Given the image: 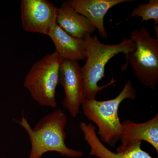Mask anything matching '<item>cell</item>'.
Masks as SVG:
<instances>
[{
	"label": "cell",
	"instance_id": "obj_12",
	"mask_svg": "<svg viewBox=\"0 0 158 158\" xmlns=\"http://www.w3.org/2000/svg\"><path fill=\"white\" fill-rule=\"evenodd\" d=\"M52 40L56 50L62 59L78 61L85 59V40L75 38L62 30L57 23L47 34Z\"/></svg>",
	"mask_w": 158,
	"mask_h": 158
},
{
	"label": "cell",
	"instance_id": "obj_1",
	"mask_svg": "<svg viewBox=\"0 0 158 158\" xmlns=\"http://www.w3.org/2000/svg\"><path fill=\"white\" fill-rule=\"evenodd\" d=\"M17 122L26 130L31 141L28 158H41L49 152H55L69 158L81 157L84 155L81 151L71 149L65 144L67 117L62 110L57 109L45 115L33 128L23 114Z\"/></svg>",
	"mask_w": 158,
	"mask_h": 158
},
{
	"label": "cell",
	"instance_id": "obj_4",
	"mask_svg": "<svg viewBox=\"0 0 158 158\" xmlns=\"http://www.w3.org/2000/svg\"><path fill=\"white\" fill-rule=\"evenodd\" d=\"M62 60L55 51L35 62L26 75L24 87L40 106L56 107V90Z\"/></svg>",
	"mask_w": 158,
	"mask_h": 158
},
{
	"label": "cell",
	"instance_id": "obj_13",
	"mask_svg": "<svg viewBox=\"0 0 158 158\" xmlns=\"http://www.w3.org/2000/svg\"><path fill=\"white\" fill-rule=\"evenodd\" d=\"M141 17V23L153 19L155 26L158 24V1L149 0L148 4L143 3L139 4L138 7L133 9L131 14L128 19L131 17Z\"/></svg>",
	"mask_w": 158,
	"mask_h": 158
},
{
	"label": "cell",
	"instance_id": "obj_7",
	"mask_svg": "<svg viewBox=\"0 0 158 158\" xmlns=\"http://www.w3.org/2000/svg\"><path fill=\"white\" fill-rule=\"evenodd\" d=\"M59 83L63 87L65 94L62 106L71 116L76 117L85 99L81 70L78 61L62 59L59 70Z\"/></svg>",
	"mask_w": 158,
	"mask_h": 158
},
{
	"label": "cell",
	"instance_id": "obj_6",
	"mask_svg": "<svg viewBox=\"0 0 158 158\" xmlns=\"http://www.w3.org/2000/svg\"><path fill=\"white\" fill-rule=\"evenodd\" d=\"M22 24L25 31L47 35L57 23L58 9L47 0H22Z\"/></svg>",
	"mask_w": 158,
	"mask_h": 158
},
{
	"label": "cell",
	"instance_id": "obj_10",
	"mask_svg": "<svg viewBox=\"0 0 158 158\" xmlns=\"http://www.w3.org/2000/svg\"><path fill=\"white\" fill-rule=\"evenodd\" d=\"M133 0H69L68 4L79 14L86 18L98 31L103 39L108 38L104 26V18L114 6Z\"/></svg>",
	"mask_w": 158,
	"mask_h": 158
},
{
	"label": "cell",
	"instance_id": "obj_8",
	"mask_svg": "<svg viewBox=\"0 0 158 158\" xmlns=\"http://www.w3.org/2000/svg\"><path fill=\"white\" fill-rule=\"evenodd\" d=\"M122 123L121 145L116 152H122L131 145L145 141L152 145L158 153V113L148 121L137 123L130 119Z\"/></svg>",
	"mask_w": 158,
	"mask_h": 158
},
{
	"label": "cell",
	"instance_id": "obj_5",
	"mask_svg": "<svg viewBox=\"0 0 158 158\" xmlns=\"http://www.w3.org/2000/svg\"><path fill=\"white\" fill-rule=\"evenodd\" d=\"M130 39L136 47L134 52L126 55L127 62L140 83L154 90L158 82V39L152 37L144 26L134 30Z\"/></svg>",
	"mask_w": 158,
	"mask_h": 158
},
{
	"label": "cell",
	"instance_id": "obj_11",
	"mask_svg": "<svg viewBox=\"0 0 158 158\" xmlns=\"http://www.w3.org/2000/svg\"><path fill=\"white\" fill-rule=\"evenodd\" d=\"M57 23L65 32L75 38L84 39L91 35L96 28L86 18L79 14L68 4L64 2L58 9Z\"/></svg>",
	"mask_w": 158,
	"mask_h": 158
},
{
	"label": "cell",
	"instance_id": "obj_9",
	"mask_svg": "<svg viewBox=\"0 0 158 158\" xmlns=\"http://www.w3.org/2000/svg\"><path fill=\"white\" fill-rule=\"evenodd\" d=\"M79 127L85 141L90 148L89 155L96 158H153L141 149V141L129 146L123 151L114 152L102 144L97 135L95 126L91 123L87 124L81 122Z\"/></svg>",
	"mask_w": 158,
	"mask_h": 158
},
{
	"label": "cell",
	"instance_id": "obj_3",
	"mask_svg": "<svg viewBox=\"0 0 158 158\" xmlns=\"http://www.w3.org/2000/svg\"><path fill=\"white\" fill-rule=\"evenodd\" d=\"M136 95V90L129 80L115 98L106 101L85 99L81 108L88 120L97 126V134L101 141L113 147L120 140L122 123L118 117V108L124 100L134 99Z\"/></svg>",
	"mask_w": 158,
	"mask_h": 158
},
{
	"label": "cell",
	"instance_id": "obj_2",
	"mask_svg": "<svg viewBox=\"0 0 158 158\" xmlns=\"http://www.w3.org/2000/svg\"><path fill=\"white\" fill-rule=\"evenodd\" d=\"M86 63L81 68L84 83L85 99H96L99 91L115 83L112 78L111 81L104 86L98 85L105 77V66L110 59L120 53L127 55L134 52L136 44L132 40L124 38L120 43L116 44H104L100 41L96 36L86 35L85 38Z\"/></svg>",
	"mask_w": 158,
	"mask_h": 158
}]
</instances>
